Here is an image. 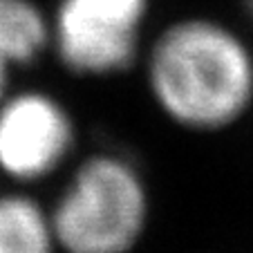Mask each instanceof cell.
Listing matches in <instances>:
<instances>
[{"label": "cell", "mask_w": 253, "mask_h": 253, "mask_svg": "<svg viewBox=\"0 0 253 253\" xmlns=\"http://www.w3.org/2000/svg\"><path fill=\"white\" fill-rule=\"evenodd\" d=\"M146 87L170 124L191 132H222L253 105V49L229 25L186 16L153 41Z\"/></svg>", "instance_id": "6da1fadb"}, {"label": "cell", "mask_w": 253, "mask_h": 253, "mask_svg": "<svg viewBox=\"0 0 253 253\" xmlns=\"http://www.w3.org/2000/svg\"><path fill=\"white\" fill-rule=\"evenodd\" d=\"M61 253H132L150 222L146 177L119 153H94L49 209Z\"/></svg>", "instance_id": "7a4b0ae2"}, {"label": "cell", "mask_w": 253, "mask_h": 253, "mask_svg": "<svg viewBox=\"0 0 253 253\" xmlns=\"http://www.w3.org/2000/svg\"><path fill=\"white\" fill-rule=\"evenodd\" d=\"M150 0H58L49 16V52L77 77L128 72L141 54Z\"/></svg>", "instance_id": "3957f363"}, {"label": "cell", "mask_w": 253, "mask_h": 253, "mask_svg": "<svg viewBox=\"0 0 253 253\" xmlns=\"http://www.w3.org/2000/svg\"><path fill=\"white\" fill-rule=\"evenodd\" d=\"M77 146L70 110L41 90H11L0 99V175L20 186L63 168Z\"/></svg>", "instance_id": "277c9868"}, {"label": "cell", "mask_w": 253, "mask_h": 253, "mask_svg": "<svg viewBox=\"0 0 253 253\" xmlns=\"http://www.w3.org/2000/svg\"><path fill=\"white\" fill-rule=\"evenodd\" d=\"M49 52V16L34 0H0V99L11 79Z\"/></svg>", "instance_id": "5b68a950"}, {"label": "cell", "mask_w": 253, "mask_h": 253, "mask_svg": "<svg viewBox=\"0 0 253 253\" xmlns=\"http://www.w3.org/2000/svg\"><path fill=\"white\" fill-rule=\"evenodd\" d=\"M0 253H61L49 209L23 191L0 193Z\"/></svg>", "instance_id": "8992f818"}, {"label": "cell", "mask_w": 253, "mask_h": 253, "mask_svg": "<svg viewBox=\"0 0 253 253\" xmlns=\"http://www.w3.org/2000/svg\"><path fill=\"white\" fill-rule=\"evenodd\" d=\"M244 2V7H247V11L251 14V18H253V0H242Z\"/></svg>", "instance_id": "52a82bcc"}]
</instances>
